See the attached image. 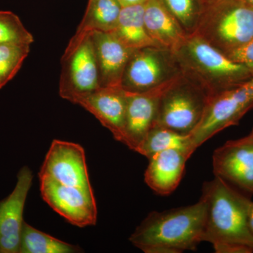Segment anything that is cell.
<instances>
[{"label":"cell","mask_w":253,"mask_h":253,"mask_svg":"<svg viewBox=\"0 0 253 253\" xmlns=\"http://www.w3.org/2000/svg\"><path fill=\"white\" fill-rule=\"evenodd\" d=\"M201 198L206 204L203 241L211 243L217 253H253L247 220L250 199L217 176L204 183Z\"/></svg>","instance_id":"cell-1"},{"label":"cell","mask_w":253,"mask_h":253,"mask_svg":"<svg viewBox=\"0 0 253 253\" xmlns=\"http://www.w3.org/2000/svg\"><path fill=\"white\" fill-rule=\"evenodd\" d=\"M206 204L202 198L191 206L150 212L129 237L146 253L195 251L203 241Z\"/></svg>","instance_id":"cell-2"},{"label":"cell","mask_w":253,"mask_h":253,"mask_svg":"<svg viewBox=\"0 0 253 253\" xmlns=\"http://www.w3.org/2000/svg\"><path fill=\"white\" fill-rule=\"evenodd\" d=\"M172 51L182 74L199 84L209 96L253 76L247 68L231 61L196 33L186 36Z\"/></svg>","instance_id":"cell-3"},{"label":"cell","mask_w":253,"mask_h":253,"mask_svg":"<svg viewBox=\"0 0 253 253\" xmlns=\"http://www.w3.org/2000/svg\"><path fill=\"white\" fill-rule=\"evenodd\" d=\"M195 33L228 54L253 39V7L243 0H205Z\"/></svg>","instance_id":"cell-4"},{"label":"cell","mask_w":253,"mask_h":253,"mask_svg":"<svg viewBox=\"0 0 253 253\" xmlns=\"http://www.w3.org/2000/svg\"><path fill=\"white\" fill-rule=\"evenodd\" d=\"M208 99L204 89L181 73L161 94L155 126L191 134L204 116Z\"/></svg>","instance_id":"cell-5"},{"label":"cell","mask_w":253,"mask_h":253,"mask_svg":"<svg viewBox=\"0 0 253 253\" xmlns=\"http://www.w3.org/2000/svg\"><path fill=\"white\" fill-rule=\"evenodd\" d=\"M253 109V76L241 84L209 96L204 116L191 134L194 151L213 136L236 126Z\"/></svg>","instance_id":"cell-6"},{"label":"cell","mask_w":253,"mask_h":253,"mask_svg":"<svg viewBox=\"0 0 253 253\" xmlns=\"http://www.w3.org/2000/svg\"><path fill=\"white\" fill-rule=\"evenodd\" d=\"M100 86L91 33L74 35L61 58L60 96L75 104L76 100Z\"/></svg>","instance_id":"cell-7"},{"label":"cell","mask_w":253,"mask_h":253,"mask_svg":"<svg viewBox=\"0 0 253 253\" xmlns=\"http://www.w3.org/2000/svg\"><path fill=\"white\" fill-rule=\"evenodd\" d=\"M172 50L150 46L133 51L123 73L121 87L126 92L152 90L181 74Z\"/></svg>","instance_id":"cell-8"},{"label":"cell","mask_w":253,"mask_h":253,"mask_svg":"<svg viewBox=\"0 0 253 253\" xmlns=\"http://www.w3.org/2000/svg\"><path fill=\"white\" fill-rule=\"evenodd\" d=\"M43 200L73 225H94L97 208L92 190L64 185L46 176L40 177Z\"/></svg>","instance_id":"cell-9"},{"label":"cell","mask_w":253,"mask_h":253,"mask_svg":"<svg viewBox=\"0 0 253 253\" xmlns=\"http://www.w3.org/2000/svg\"><path fill=\"white\" fill-rule=\"evenodd\" d=\"M39 176L51 178L64 185L92 190L84 149L81 145L69 141H52Z\"/></svg>","instance_id":"cell-10"},{"label":"cell","mask_w":253,"mask_h":253,"mask_svg":"<svg viewBox=\"0 0 253 253\" xmlns=\"http://www.w3.org/2000/svg\"><path fill=\"white\" fill-rule=\"evenodd\" d=\"M212 166L214 176L253 194V143L246 136L216 149Z\"/></svg>","instance_id":"cell-11"},{"label":"cell","mask_w":253,"mask_h":253,"mask_svg":"<svg viewBox=\"0 0 253 253\" xmlns=\"http://www.w3.org/2000/svg\"><path fill=\"white\" fill-rule=\"evenodd\" d=\"M33 175L26 166L17 175L14 191L0 201V253H20L23 223V211Z\"/></svg>","instance_id":"cell-12"},{"label":"cell","mask_w":253,"mask_h":253,"mask_svg":"<svg viewBox=\"0 0 253 253\" xmlns=\"http://www.w3.org/2000/svg\"><path fill=\"white\" fill-rule=\"evenodd\" d=\"M172 81L145 92L126 91V126L122 143L129 149L136 152L150 129L155 126L160 98Z\"/></svg>","instance_id":"cell-13"},{"label":"cell","mask_w":253,"mask_h":253,"mask_svg":"<svg viewBox=\"0 0 253 253\" xmlns=\"http://www.w3.org/2000/svg\"><path fill=\"white\" fill-rule=\"evenodd\" d=\"M78 104L97 118L118 141L122 142L126 126V94L121 86H100L76 100Z\"/></svg>","instance_id":"cell-14"},{"label":"cell","mask_w":253,"mask_h":253,"mask_svg":"<svg viewBox=\"0 0 253 253\" xmlns=\"http://www.w3.org/2000/svg\"><path fill=\"white\" fill-rule=\"evenodd\" d=\"M101 86H121L123 73L134 50L128 48L113 32H91Z\"/></svg>","instance_id":"cell-15"},{"label":"cell","mask_w":253,"mask_h":253,"mask_svg":"<svg viewBox=\"0 0 253 253\" xmlns=\"http://www.w3.org/2000/svg\"><path fill=\"white\" fill-rule=\"evenodd\" d=\"M191 156L185 151L169 149L149 158L145 171V182L156 194L168 196L179 186Z\"/></svg>","instance_id":"cell-16"},{"label":"cell","mask_w":253,"mask_h":253,"mask_svg":"<svg viewBox=\"0 0 253 253\" xmlns=\"http://www.w3.org/2000/svg\"><path fill=\"white\" fill-rule=\"evenodd\" d=\"M144 18L150 38L158 46L173 50L187 36L161 0H146Z\"/></svg>","instance_id":"cell-17"},{"label":"cell","mask_w":253,"mask_h":253,"mask_svg":"<svg viewBox=\"0 0 253 253\" xmlns=\"http://www.w3.org/2000/svg\"><path fill=\"white\" fill-rule=\"evenodd\" d=\"M144 12V3L123 6L121 9L117 26L113 33L129 49L158 46L146 31Z\"/></svg>","instance_id":"cell-18"},{"label":"cell","mask_w":253,"mask_h":253,"mask_svg":"<svg viewBox=\"0 0 253 253\" xmlns=\"http://www.w3.org/2000/svg\"><path fill=\"white\" fill-rule=\"evenodd\" d=\"M122 7L119 0H88L85 13L75 35L114 31Z\"/></svg>","instance_id":"cell-19"},{"label":"cell","mask_w":253,"mask_h":253,"mask_svg":"<svg viewBox=\"0 0 253 253\" xmlns=\"http://www.w3.org/2000/svg\"><path fill=\"white\" fill-rule=\"evenodd\" d=\"M169 149L181 150L192 156L195 151L191 144V134H181L165 126H155L150 129L136 152L149 159L155 154Z\"/></svg>","instance_id":"cell-20"},{"label":"cell","mask_w":253,"mask_h":253,"mask_svg":"<svg viewBox=\"0 0 253 253\" xmlns=\"http://www.w3.org/2000/svg\"><path fill=\"white\" fill-rule=\"evenodd\" d=\"M79 251L78 246L48 235L25 221L23 223L20 253H73Z\"/></svg>","instance_id":"cell-21"},{"label":"cell","mask_w":253,"mask_h":253,"mask_svg":"<svg viewBox=\"0 0 253 253\" xmlns=\"http://www.w3.org/2000/svg\"><path fill=\"white\" fill-rule=\"evenodd\" d=\"M187 36L195 33L204 11L205 0H161Z\"/></svg>","instance_id":"cell-22"},{"label":"cell","mask_w":253,"mask_h":253,"mask_svg":"<svg viewBox=\"0 0 253 253\" xmlns=\"http://www.w3.org/2000/svg\"><path fill=\"white\" fill-rule=\"evenodd\" d=\"M30 51L29 44L0 45V89L16 76Z\"/></svg>","instance_id":"cell-23"},{"label":"cell","mask_w":253,"mask_h":253,"mask_svg":"<svg viewBox=\"0 0 253 253\" xmlns=\"http://www.w3.org/2000/svg\"><path fill=\"white\" fill-rule=\"evenodd\" d=\"M34 42L33 35L25 27L17 15L9 11H0V45L29 44Z\"/></svg>","instance_id":"cell-24"},{"label":"cell","mask_w":253,"mask_h":253,"mask_svg":"<svg viewBox=\"0 0 253 253\" xmlns=\"http://www.w3.org/2000/svg\"><path fill=\"white\" fill-rule=\"evenodd\" d=\"M226 55L231 61L247 68L253 74V39Z\"/></svg>","instance_id":"cell-25"},{"label":"cell","mask_w":253,"mask_h":253,"mask_svg":"<svg viewBox=\"0 0 253 253\" xmlns=\"http://www.w3.org/2000/svg\"><path fill=\"white\" fill-rule=\"evenodd\" d=\"M247 220L250 231L253 236V202L250 200L247 208Z\"/></svg>","instance_id":"cell-26"},{"label":"cell","mask_w":253,"mask_h":253,"mask_svg":"<svg viewBox=\"0 0 253 253\" xmlns=\"http://www.w3.org/2000/svg\"><path fill=\"white\" fill-rule=\"evenodd\" d=\"M146 0H119L122 6H129V5L143 4Z\"/></svg>","instance_id":"cell-27"},{"label":"cell","mask_w":253,"mask_h":253,"mask_svg":"<svg viewBox=\"0 0 253 253\" xmlns=\"http://www.w3.org/2000/svg\"><path fill=\"white\" fill-rule=\"evenodd\" d=\"M246 137L247 138V139H249L250 141H251V142L253 143V127L252 130H251V132H250L249 135L246 136Z\"/></svg>","instance_id":"cell-28"},{"label":"cell","mask_w":253,"mask_h":253,"mask_svg":"<svg viewBox=\"0 0 253 253\" xmlns=\"http://www.w3.org/2000/svg\"><path fill=\"white\" fill-rule=\"evenodd\" d=\"M245 2L248 3V4L251 5L253 7V0H243Z\"/></svg>","instance_id":"cell-29"}]
</instances>
